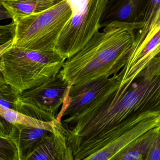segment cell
<instances>
[{
    "label": "cell",
    "mask_w": 160,
    "mask_h": 160,
    "mask_svg": "<svg viewBox=\"0 0 160 160\" xmlns=\"http://www.w3.org/2000/svg\"><path fill=\"white\" fill-rule=\"evenodd\" d=\"M73 160H113L160 126V57L138 74L122 67L111 87L80 113L62 119Z\"/></svg>",
    "instance_id": "obj_1"
},
{
    "label": "cell",
    "mask_w": 160,
    "mask_h": 160,
    "mask_svg": "<svg viewBox=\"0 0 160 160\" xmlns=\"http://www.w3.org/2000/svg\"><path fill=\"white\" fill-rule=\"evenodd\" d=\"M140 27L110 23L102 32L94 33L79 51L66 59L59 73L70 87L117 74L126 63L135 32Z\"/></svg>",
    "instance_id": "obj_2"
},
{
    "label": "cell",
    "mask_w": 160,
    "mask_h": 160,
    "mask_svg": "<svg viewBox=\"0 0 160 160\" xmlns=\"http://www.w3.org/2000/svg\"><path fill=\"white\" fill-rule=\"evenodd\" d=\"M66 59L54 50L12 46L2 57L4 81L20 93L40 86L59 72Z\"/></svg>",
    "instance_id": "obj_3"
},
{
    "label": "cell",
    "mask_w": 160,
    "mask_h": 160,
    "mask_svg": "<svg viewBox=\"0 0 160 160\" xmlns=\"http://www.w3.org/2000/svg\"><path fill=\"white\" fill-rule=\"evenodd\" d=\"M72 16L67 0H59L45 11L12 21V46L37 50L55 49L62 29Z\"/></svg>",
    "instance_id": "obj_4"
},
{
    "label": "cell",
    "mask_w": 160,
    "mask_h": 160,
    "mask_svg": "<svg viewBox=\"0 0 160 160\" xmlns=\"http://www.w3.org/2000/svg\"><path fill=\"white\" fill-rule=\"evenodd\" d=\"M72 16L59 36L55 49L65 59L79 51L101 28L108 0H67Z\"/></svg>",
    "instance_id": "obj_5"
},
{
    "label": "cell",
    "mask_w": 160,
    "mask_h": 160,
    "mask_svg": "<svg viewBox=\"0 0 160 160\" xmlns=\"http://www.w3.org/2000/svg\"><path fill=\"white\" fill-rule=\"evenodd\" d=\"M70 86L60 74L20 93L18 112L44 122L55 120Z\"/></svg>",
    "instance_id": "obj_6"
},
{
    "label": "cell",
    "mask_w": 160,
    "mask_h": 160,
    "mask_svg": "<svg viewBox=\"0 0 160 160\" xmlns=\"http://www.w3.org/2000/svg\"><path fill=\"white\" fill-rule=\"evenodd\" d=\"M115 75L99 78L81 85L71 86L56 119L61 121L63 118L81 112L94 99L111 87Z\"/></svg>",
    "instance_id": "obj_7"
},
{
    "label": "cell",
    "mask_w": 160,
    "mask_h": 160,
    "mask_svg": "<svg viewBox=\"0 0 160 160\" xmlns=\"http://www.w3.org/2000/svg\"><path fill=\"white\" fill-rule=\"evenodd\" d=\"M23 160H73L65 129L58 121L56 130L45 136Z\"/></svg>",
    "instance_id": "obj_8"
},
{
    "label": "cell",
    "mask_w": 160,
    "mask_h": 160,
    "mask_svg": "<svg viewBox=\"0 0 160 160\" xmlns=\"http://www.w3.org/2000/svg\"><path fill=\"white\" fill-rule=\"evenodd\" d=\"M150 0H108L100 22L101 28L113 22L142 25Z\"/></svg>",
    "instance_id": "obj_9"
},
{
    "label": "cell",
    "mask_w": 160,
    "mask_h": 160,
    "mask_svg": "<svg viewBox=\"0 0 160 160\" xmlns=\"http://www.w3.org/2000/svg\"><path fill=\"white\" fill-rule=\"evenodd\" d=\"M160 126L147 131L126 146L113 160H160Z\"/></svg>",
    "instance_id": "obj_10"
},
{
    "label": "cell",
    "mask_w": 160,
    "mask_h": 160,
    "mask_svg": "<svg viewBox=\"0 0 160 160\" xmlns=\"http://www.w3.org/2000/svg\"><path fill=\"white\" fill-rule=\"evenodd\" d=\"M51 132L45 129L19 124H12L8 136L16 144L20 157L23 160L27 153L31 150L42 138Z\"/></svg>",
    "instance_id": "obj_11"
},
{
    "label": "cell",
    "mask_w": 160,
    "mask_h": 160,
    "mask_svg": "<svg viewBox=\"0 0 160 160\" xmlns=\"http://www.w3.org/2000/svg\"><path fill=\"white\" fill-rule=\"evenodd\" d=\"M2 2L12 21L42 12L54 5L47 0H2Z\"/></svg>",
    "instance_id": "obj_12"
},
{
    "label": "cell",
    "mask_w": 160,
    "mask_h": 160,
    "mask_svg": "<svg viewBox=\"0 0 160 160\" xmlns=\"http://www.w3.org/2000/svg\"><path fill=\"white\" fill-rule=\"evenodd\" d=\"M0 116L12 124H19L45 129L54 132L58 120L44 122L26 116L13 109L6 108L0 105Z\"/></svg>",
    "instance_id": "obj_13"
},
{
    "label": "cell",
    "mask_w": 160,
    "mask_h": 160,
    "mask_svg": "<svg viewBox=\"0 0 160 160\" xmlns=\"http://www.w3.org/2000/svg\"><path fill=\"white\" fill-rule=\"evenodd\" d=\"M20 93L6 82L0 84V105L18 111Z\"/></svg>",
    "instance_id": "obj_14"
},
{
    "label": "cell",
    "mask_w": 160,
    "mask_h": 160,
    "mask_svg": "<svg viewBox=\"0 0 160 160\" xmlns=\"http://www.w3.org/2000/svg\"><path fill=\"white\" fill-rule=\"evenodd\" d=\"M0 160H20L16 144L10 137L0 136Z\"/></svg>",
    "instance_id": "obj_15"
},
{
    "label": "cell",
    "mask_w": 160,
    "mask_h": 160,
    "mask_svg": "<svg viewBox=\"0 0 160 160\" xmlns=\"http://www.w3.org/2000/svg\"><path fill=\"white\" fill-rule=\"evenodd\" d=\"M14 32L15 24L13 22L7 25H0V45L12 39Z\"/></svg>",
    "instance_id": "obj_16"
},
{
    "label": "cell",
    "mask_w": 160,
    "mask_h": 160,
    "mask_svg": "<svg viewBox=\"0 0 160 160\" xmlns=\"http://www.w3.org/2000/svg\"><path fill=\"white\" fill-rule=\"evenodd\" d=\"M12 126V124L9 123L0 116V136H8Z\"/></svg>",
    "instance_id": "obj_17"
},
{
    "label": "cell",
    "mask_w": 160,
    "mask_h": 160,
    "mask_svg": "<svg viewBox=\"0 0 160 160\" xmlns=\"http://www.w3.org/2000/svg\"><path fill=\"white\" fill-rule=\"evenodd\" d=\"M13 39L10 40L8 42L0 45V72H2V55L6 52L9 48H11L12 46Z\"/></svg>",
    "instance_id": "obj_18"
},
{
    "label": "cell",
    "mask_w": 160,
    "mask_h": 160,
    "mask_svg": "<svg viewBox=\"0 0 160 160\" xmlns=\"http://www.w3.org/2000/svg\"><path fill=\"white\" fill-rule=\"evenodd\" d=\"M10 18H12L11 15L2 5L1 1H0V21Z\"/></svg>",
    "instance_id": "obj_19"
},
{
    "label": "cell",
    "mask_w": 160,
    "mask_h": 160,
    "mask_svg": "<svg viewBox=\"0 0 160 160\" xmlns=\"http://www.w3.org/2000/svg\"><path fill=\"white\" fill-rule=\"evenodd\" d=\"M4 81V77H3V74L2 72H0V84L1 83H5Z\"/></svg>",
    "instance_id": "obj_20"
},
{
    "label": "cell",
    "mask_w": 160,
    "mask_h": 160,
    "mask_svg": "<svg viewBox=\"0 0 160 160\" xmlns=\"http://www.w3.org/2000/svg\"><path fill=\"white\" fill-rule=\"evenodd\" d=\"M49 2H50V3H52L53 4H56L57 2L59 1V0H48Z\"/></svg>",
    "instance_id": "obj_21"
},
{
    "label": "cell",
    "mask_w": 160,
    "mask_h": 160,
    "mask_svg": "<svg viewBox=\"0 0 160 160\" xmlns=\"http://www.w3.org/2000/svg\"><path fill=\"white\" fill-rule=\"evenodd\" d=\"M0 1H2V0H0Z\"/></svg>",
    "instance_id": "obj_22"
}]
</instances>
